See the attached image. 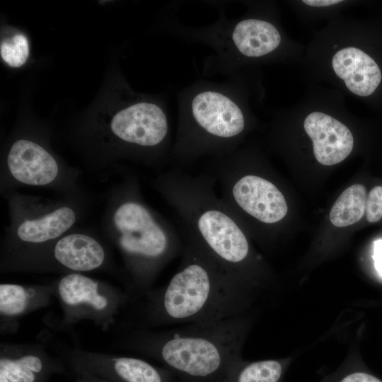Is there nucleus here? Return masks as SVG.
I'll list each match as a JSON object with an SVG mask.
<instances>
[{"mask_svg": "<svg viewBox=\"0 0 382 382\" xmlns=\"http://www.w3.org/2000/svg\"><path fill=\"white\" fill-rule=\"evenodd\" d=\"M248 323L243 316L142 332L131 346L185 382H216L241 359Z\"/></svg>", "mask_w": 382, "mask_h": 382, "instance_id": "obj_2", "label": "nucleus"}, {"mask_svg": "<svg viewBox=\"0 0 382 382\" xmlns=\"http://www.w3.org/2000/svg\"><path fill=\"white\" fill-rule=\"evenodd\" d=\"M197 125L207 134L230 139L241 134L245 120L239 107L226 96L212 91L196 95L191 103Z\"/></svg>", "mask_w": 382, "mask_h": 382, "instance_id": "obj_9", "label": "nucleus"}, {"mask_svg": "<svg viewBox=\"0 0 382 382\" xmlns=\"http://www.w3.org/2000/svg\"><path fill=\"white\" fill-rule=\"evenodd\" d=\"M1 57L12 67H19L25 62L29 54V45L26 37L17 33L4 40L1 44Z\"/></svg>", "mask_w": 382, "mask_h": 382, "instance_id": "obj_20", "label": "nucleus"}, {"mask_svg": "<svg viewBox=\"0 0 382 382\" xmlns=\"http://www.w3.org/2000/svg\"><path fill=\"white\" fill-rule=\"evenodd\" d=\"M66 362L72 371L90 374L108 382H173L174 374L136 357L83 350L69 351Z\"/></svg>", "mask_w": 382, "mask_h": 382, "instance_id": "obj_7", "label": "nucleus"}, {"mask_svg": "<svg viewBox=\"0 0 382 382\" xmlns=\"http://www.w3.org/2000/svg\"><path fill=\"white\" fill-rule=\"evenodd\" d=\"M75 221L74 210L64 207L41 218L23 221L18 226L17 234L21 241L27 243H43L65 233Z\"/></svg>", "mask_w": 382, "mask_h": 382, "instance_id": "obj_17", "label": "nucleus"}, {"mask_svg": "<svg viewBox=\"0 0 382 382\" xmlns=\"http://www.w3.org/2000/svg\"><path fill=\"white\" fill-rule=\"evenodd\" d=\"M72 372L74 374V378L76 382H108L88 374L75 371Z\"/></svg>", "mask_w": 382, "mask_h": 382, "instance_id": "obj_24", "label": "nucleus"}, {"mask_svg": "<svg viewBox=\"0 0 382 382\" xmlns=\"http://www.w3.org/2000/svg\"><path fill=\"white\" fill-rule=\"evenodd\" d=\"M146 294V318L154 326L240 316L249 301L246 282L226 271L191 240L183 248L180 266L168 283Z\"/></svg>", "mask_w": 382, "mask_h": 382, "instance_id": "obj_1", "label": "nucleus"}, {"mask_svg": "<svg viewBox=\"0 0 382 382\" xmlns=\"http://www.w3.org/2000/svg\"><path fill=\"white\" fill-rule=\"evenodd\" d=\"M51 293L46 287H33L16 284L0 285L1 318L14 319L48 303Z\"/></svg>", "mask_w": 382, "mask_h": 382, "instance_id": "obj_16", "label": "nucleus"}, {"mask_svg": "<svg viewBox=\"0 0 382 382\" xmlns=\"http://www.w3.org/2000/svg\"><path fill=\"white\" fill-rule=\"evenodd\" d=\"M286 368L279 359L245 361L241 358L216 382H280Z\"/></svg>", "mask_w": 382, "mask_h": 382, "instance_id": "obj_18", "label": "nucleus"}, {"mask_svg": "<svg viewBox=\"0 0 382 382\" xmlns=\"http://www.w3.org/2000/svg\"><path fill=\"white\" fill-rule=\"evenodd\" d=\"M366 190L361 184L345 189L330 212V220L337 227H345L359 221L366 212Z\"/></svg>", "mask_w": 382, "mask_h": 382, "instance_id": "obj_19", "label": "nucleus"}, {"mask_svg": "<svg viewBox=\"0 0 382 382\" xmlns=\"http://www.w3.org/2000/svg\"><path fill=\"white\" fill-rule=\"evenodd\" d=\"M304 129L313 141L316 160L332 166L345 160L354 146L349 128L335 118L321 112H313L304 120Z\"/></svg>", "mask_w": 382, "mask_h": 382, "instance_id": "obj_10", "label": "nucleus"}, {"mask_svg": "<svg viewBox=\"0 0 382 382\" xmlns=\"http://www.w3.org/2000/svg\"><path fill=\"white\" fill-rule=\"evenodd\" d=\"M164 195L180 218L189 240L228 273L246 282L250 247L236 216L217 195L210 175L170 173Z\"/></svg>", "mask_w": 382, "mask_h": 382, "instance_id": "obj_3", "label": "nucleus"}, {"mask_svg": "<svg viewBox=\"0 0 382 382\" xmlns=\"http://www.w3.org/2000/svg\"><path fill=\"white\" fill-rule=\"evenodd\" d=\"M366 219L370 223H375L382 219V185L373 187L366 197Z\"/></svg>", "mask_w": 382, "mask_h": 382, "instance_id": "obj_21", "label": "nucleus"}, {"mask_svg": "<svg viewBox=\"0 0 382 382\" xmlns=\"http://www.w3.org/2000/svg\"><path fill=\"white\" fill-rule=\"evenodd\" d=\"M238 51L249 57H258L274 50L280 44L278 30L270 23L259 19L240 21L232 33Z\"/></svg>", "mask_w": 382, "mask_h": 382, "instance_id": "obj_15", "label": "nucleus"}, {"mask_svg": "<svg viewBox=\"0 0 382 382\" xmlns=\"http://www.w3.org/2000/svg\"><path fill=\"white\" fill-rule=\"evenodd\" d=\"M342 2L339 0H304L303 3L310 6H328Z\"/></svg>", "mask_w": 382, "mask_h": 382, "instance_id": "obj_25", "label": "nucleus"}, {"mask_svg": "<svg viewBox=\"0 0 382 382\" xmlns=\"http://www.w3.org/2000/svg\"><path fill=\"white\" fill-rule=\"evenodd\" d=\"M337 382H382L376 376L364 371L349 372Z\"/></svg>", "mask_w": 382, "mask_h": 382, "instance_id": "obj_22", "label": "nucleus"}, {"mask_svg": "<svg viewBox=\"0 0 382 382\" xmlns=\"http://www.w3.org/2000/svg\"><path fill=\"white\" fill-rule=\"evenodd\" d=\"M374 265L378 273L382 277V240H376L374 243Z\"/></svg>", "mask_w": 382, "mask_h": 382, "instance_id": "obj_23", "label": "nucleus"}, {"mask_svg": "<svg viewBox=\"0 0 382 382\" xmlns=\"http://www.w3.org/2000/svg\"><path fill=\"white\" fill-rule=\"evenodd\" d=\"M59 361L52 360L41 349H1L0 376L10 382H48L54 373L63 371Z\"/></svg>", "mask_w": 382, "mask_h": 382, "instance_id": "obj_13", "label": "nucleus"}, {"mask_svg": "<svg viewBox=\"0 0 382 382\" xmlns=\"http://www.w3.org/2000/svg\"><path fill=\"white\" fill-rule=\"evenodd\" d=\"M110 127L122 141L141 146L158 145L168 131L167 117L162 109L146 102L119 111L112 117Z\"/></svg>", "mask_w": 382, "mask_h": 382, "instance_id": "obj_8", "label": "nucleus"}, {"mask_svg": "<svg viewBox=\"0 0 382 382\" xmlns=\"http://www.w3.org/2000/svg\"><path fill=\"white\" fill-rule=\"evenodd\" d=\"M55 260L64 267L76 272L91 271L105 260L102 245L93 238L80 233L64 236L54 248Z\"/></svg>", "mask_w": 382, "mask_h": 382, "instance_id": "obj_14", "label": "nucleus"}, {"mask_svg": "<svg viewBox=\"0 0 382 382\" xmlns=\"http://www.w3.org/2000/svg\"><path fill=\"white\" fill-rule=\"evenodd\" d=\"M219 189V196L233 213L238 209L265 224L285 217L284 196L267 179L254 174L238 176L229 169L209 175Z\"/></svg>", "mask_w": 382, "mask_h": 382, "instance_id": "obj_5", "label": "nucleus"}, {"mask_svg": "<svg viewBox=\"0 0 382 382\" xmlns=\"http://www.w3.org/2000/svg\"><path fill=\"white\" fill-rule=\"evenodd\" d=\"M332 65L335 74L345 81L347 88L359 96L371 95L381 81L382 74L377 63L357 47H348L337 52Z\"/></svg>", "mask_w": 382, "mask_h": 382, "instance_id": "obj_12", "label": "nucleus"}, {"mask_svg": "<svg viewBox=\"0 0 382 382\" xmlns=\"http://www.w3.org/2000/svg\"><path fill=\"white\" fill-rule=\"evenodd\" d=\"M119 233L118 244L128 262L135 285L143 294L158 272L183 253L180 238L159 223L151 212L135 201L122 203L113 216Z\"/></svg>", "mask_w": 382, "mask_h": 382, "instance_id": "obj_4", "label": "nucleus"}, {"mask_svg": "<svg viewBox=\"0 0 382 382\" xmlns=\"http://www.w3.org/2000/svg\"><path fill=\"white\" fill-rule=\"evenodd\" d=\"M57 294L67 322L90 319L103 328L115 321L127 296L104 287L88 277L71 273L57 284Z\"/></svg>", "mask_w": 382, "mask_h": 382, "instance_id": "obj_6", "label": "nucleus"}, {"mask_svg": "<svg viewBox=\"0 0 382 382\" xmlns=\"http://www.w3.org/2000/svg\"><path fill=\"white\" fill-rule=\"evenodd\" d=\"M7 164L15 179L31 185L52 183L59 171L54 157L39 144L27 139H19L12 145Z\"/></svg>", "mask_w": 382, "mask_h": 382, "instance_id": "obj_11", "label": "nucleus"}]
</instances>
